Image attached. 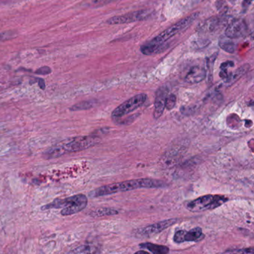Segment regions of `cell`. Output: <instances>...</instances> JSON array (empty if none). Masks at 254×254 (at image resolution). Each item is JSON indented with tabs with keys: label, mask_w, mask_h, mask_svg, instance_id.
<instances>
[{
	"label": "cell",
	"mask_w": 254,
	"mask_h": 254,
	"mask_svg": "<svg viewBox=\"0 0 254 254\" xmlns=\"http://www.w3.org/2000/svg\"><path fill=\"white\" fill-rule=\"evenodd\" d=\"M199 14L197 12L194 13L182 20H179L178 23L172 25L170 27L163 31L160 35L153 38L151 41L145 43L140 47V51L145 56H151L155 54L159 51L160 48L164 45L166 41L175 37V35L185 31L188 29L193 22L198 17Z\"/></svg>",
	"instance_id": "obj_1"
},
{
	"label": "cell",
	"mask_w": 254,
	"mask_h": 254,
	"mask_svg": "<svg viewBox=\"0 0 254 254\" xmlns=\"http://www.w3.org/2000/svg\"><path fill=\"white\" fill-rule=\"evenodd\" d=\"M165 185L164 182L159 180L139 178L103 186L91 191L90 196L92 197H101L141 188H163Z\"/></svg>",
	"instance_id": "obj_2"
},
{
	"label": "cell",
	"mask_w": 254,
	"mask_h": 254,
	"mask_svg": "<svg viewBox=\"0 0 254 254\" xmlns=\"http://www.w3.org/2000/svg\"><path fill=\"white\" fill-rule=\"evenodd\" d=\"M99 139L94 136H77L69 142H62L44 151L43 156L47 160L56 159L68 153L78 152L96 145Z\"/></svg>",
	"instance_id": "obj_3"
},
{
	"label": "cell",
	"mask_w": 254,
	"mask_h": 254,
	"mask_svg": "<svg viewBox=\"0 0 254 254\" xmlns=\"http://www.w3.org/2000/svg\"><path fill=\"white\" fill-rule=\"evenodd\" d=\"M88 203L87 196L83 194H75L66 198H59L53 200L48 204L44 205L41 207L42 210H48L52 209H61L64 216L74 215L85 209Z\"/></svg>",
	"instance_id": "obj_4"
},
{
	"label": "cell",
	"mask_w": 254,
	"mask_h": 254,
	"mask_svg": "<svg viewBox=\"0 0 254 254\" xmlns=\"http://www.w3.org/2000/svg\"><path fill=\"white\" fill-rule=\"evenodd\" d=\"M227 201H228V197L224 195L206 194L189 202L187 203V208L190 212H204V211L216 209Z\"/></svg>",
	"instance_id": "obj_5"
},
{
	"label": "cell",
	"mask_w": 254,
	"mask_h": 254,
	"mask_svg": "<svg viewBox=\"0 0 254 254\" xmlns=\"http://www.w3.org/2000/svg\"><path fill=\"white\" fill-rule=\"evenodd\" d=\"M146 100L147 95L145 93H139V94L136 95L123 102L120 106L117 107L113 111L111 117L113 119H119L127 115L142 106Z\"/></svg>",
	"instance_id": "obj_6"
},
{
	"label": "cell",
	"mask_w": 254,
	"mask_h": 254,
	"mask_svg": "<svg viewBox=\"0 0 254 254\" xmlns=\"http://www.w3.org/2000/svg\"><path fill=\"white\" fill-rule=\"evenodd\" d=\"M151 14H152L151 10H139V11L127 13L123 15L111 17L107 21V23L109 25H120L142 21L149 18Z\"/></svg>",
	"instance_id": "obj_7"
},
{
	"label": "cell",
	"mask_w": 254,
	"mask_h": 254,
	"mask_svg": "<svg viewBox=\"0 0 254 254\" xmlns=\"http://www.w3.org/2000/svg\"><path fill=\"white\" fill-rule=\"evenodd\" d=\"M202 229L200 227H194L189 231L181 230L177 231L174 235L173 240L175 243L181 244L185 242H199L203 239Z\"/></svg>",
	"instance_id": "obj_8"
},
{
	"label": "cell",
	"mask_w": 254,
	"mask_h": 254,
	"mask_svg": "<svg viewBox=\"0 0 254 254\" xmlns=\"http://www.w3.org/2000/svg\"><path fill=\"white\" fill-rule=\"evenodd\" d=\"M177 221H178V219L176 218H169V219L164 220V221H161L160 222L155 223V224L139 229L136 232H137V235L142 237L152 236V235L161 233L163 230L175 224Z\"/></svg>",
	"instance_id": "obj_9"
},
{
	"label": "cell",
	"mask_w": 254,
	"mask_h": 254,
	"mask_svg": "<svg viewBox=\"0 0 254 254\" xmlns=\"http://www.w3.org/2000/svg\"><path fill=\"white\" fill-rule=\"evenodd\" d=\"M248 25L245 20L242 19H237L232 22L225 31V35L227 38L230 39L242 38L248 34Z\"/></svg>",
	"instance_id": "obj_10"
},
{
	"label": "cell",
	"mask_w": 254,
	"mask_h": 254,
	"mask_svg": "<svg viewBox=\"0 0 254 254\" xmlns=\"http://www.w3.org/2000/svg\"><path fill=\"white\" fill-rule=\"evenodd\" d=\"M206 70L200 65H194L190 68L184 77V81L187 84H194L201 82L206 78Z\"/></svg>",
	"instance_id": "obj_11"
},
{
	"label": "cell",
	"mask_w": 254,
	"mask_h": 254,
	"mask_svg": "<svg viewBox=\"0 0 254 254\" xmlns=\"http://www.w3.org/2000/svg\"><path fill=\"white\" fill-rule=\"evenodd\" d=\"M168 93H169V90L166 87H161L157 90L156 93L155 102H154V118L159 119L163 114L166 108L165 104H166Z\"/></svg>",
	"instance_id": "obj_12"
},
{
	"label": "cell",
	"mask_w": 254,
	"mask_h": 254,
	"mask_svg": "<svg viewBox=\"0 0 254 254\" xmlns=\"http://www.w3.org/2000/svg\"><path fill=\"white\" fill-rule=\"evenodd\" d=\"M139 247L142 249L148 250L149 253L154 254H167L169 253V248L168 247L156 245V244L150 243V242L140 244Z\"/></svg>",
	"instance_id": "obj_13"
},
{
	"label": "cell",
	"mask_w": 254,
	"mask_h": 254,
	"mask_svg": "<svg viewBox=\"0 0 254 254\" xmlns=\"http://www.w3.org/2000/svg\"><path fill=\"white\" fill-rule=\"evenodd\" d=\"M218 24H219V20L217 17H212L202 23L201 26H200V30L201 32H212L218 27Z\"/></svg>",
	"instance_id": "obj_14"
},
{
	"label": "cell",
	"mask_w": 254,
	"mask_h": 254,
	"mask_svg": "<svg viewBox=\"0 0 254 254\" xmlns=\"http://www.w3.org/2000/svg\"><path fill=\"white\" fill-rule=\"evenodd\" d=\"M249 64H245L244 66H241L234 73L229 74V76L224 81H225L227 84H232V83L235 82L236 80L239 79L240 77H242L249 69Z\"/></svg>",
	"instance_id": "obj_15"
},
{
	"label": "cell",
	"mask_w": 254,
	"mask_h": 254,
	"mask_svg": "<svg viewBox=\"0 0 254 254\" xmlns=\"http://www.w3.org/2000/svg\"><path fill=\"white\" fill-rule=\"evenodd\" d=\"M119 213L117 209H112V208H99L96 210L91 212L90 214L92 217L98 218V217L110 216V215H115Z\"/></svg>",
	"instance_id": "obj_16"
},
{
	"label": "cell",
	"mask_w": 254,
	"mask_h": 254,
	"mask_svg": "<svg viewBox=\"0 0 254 254\" xmlns=\"http://www.w3.org/2000/svg\"><path fill=\"white\" fill-rule=\"evenodd\" d=\"M218 44L221 50H224L226 53H231V54L235 53L236 45L233 41L227 39H221Z\"/></svg>",
	"instance_id": "obj_17"
},
{
	"label": "cell",
	"mask_w": 254,
	"mask_h": 254,
	"mask_svg": "<svg viewBox=\"0 0 254 254\" xmlns=\"http://www.w3.org/2000/svg\"><path fill=\"white\" fill-rule=\"evenodd\" d=\"M94 106V102L93 101H85V102H80L71 107L69 110L72 111H83V110H88Z\"/></svg>",
	"instance_id": "obj_18"
},
{
	"label": "cell",
	"mask_w": 254,
	"mask_h": 254,
	"mask_svg": "<svg viewBox=\"0 0 254 254\" xmlns=\"http://www.w3.org/2000/svg\"><path fill=\"white\" fill-rule=\"evenodd\" d=\"M233 66H234V63L233 62H230V61L221 64V67H220V69H221L220 77L223 79H227V77L229 76L228 69L230 67H233Z\"/></svg>",
	"instance_id": "obj_19"
},
{
	"label": "cell",
	"mask_w": 254,
	"mask_h": 254,
	"mask_svg": "<svg viewBox=\"0 0 254 254\" xmlns=\"http://www.w3.org/2000/svg\"><path fill=\"white\" fill-rule=\"evenodd\" d=\"M96 248L90 245H83V246L78 247L75 250H72L70 253L72 254H90V253H96Z\"/></svg>",
	"instance_id": "obj_20"
},
{
	"label": "cell",
	"mask_w": 254,
	"mask_h": 254,
	"mask_svg": "<svg viewBox=\"0 0 254 254\" xmlns=\"http://www.w3.org/2000/svg\"><path fill=\"white\" fill-rule=\"evenodd\" d=\"M116 1H120V0H90V5L94 8H99L104 5H108L111 2H116Z\"/></svg>",
	"instance_id": "obj_21"
},
{
	"label": "cell",
	"mask_w": 254,
	"mask_h": 254,
	"mask_svg": "<svg viewBox=\"0 0 254 254\" xmlns=\"http://www.w3.org/2000/svg\"><path fill=\"white\" fill-rule=\"evenodd\" d=\"M177 99L176 96L174 94L168 95L166 99V104H165V108L166 109L170 110L173 109L176 105Z\"/></svg>",
	"instance_id": "obj_22"
},
{
	"label": "cell",
	"mask_w": 254,
	"mask_h": 254,
	"mask_svg": "<svg viewBox=\"0 0 254 254\" xmlns=\"http://www.w3.org/2000/svg\"><path fill=\"white\" fill-rule=\"evenodd\" d=\"M225 253H237V254H253L254 250L253 248H243V249L235 250V251H226Z\"/></svg>",
	"instance_id": "obj_23"
},
{
	"label": "cell",
	"mask_w": 254,
	"mask_h": 254,
	"mask_svg": "<svg viewBox=\"0 0 254 254\" xmlns=\"http://www.w3.org/2000/svg\"><path fill=\"white\" fill-rule=\"evenodd\" d=\"M51 69L49 66H43L38 69L35 73L39 74V75H48V74L51 73Z\"/></svg>",
	"instance_id": "obj_24"
},
{
	"label": "cell",
	"mask_w": 254,
	"mask_h": 254,
	"mask_svg": "<svg viewBox=\"0 0 254 254\" xmlns=\"http://www.w3.org/2000/svg\"><path fill=\"white\" fill-rule=\"evenodd\" d=\"M8 37H11L8 32H3V33H0V42L5 41L8 39Z\"/></svg>",
	"instance_id": "obj_25"
},
{
	"label": "cell",
	"mask_w": 254,
	"mask_h": 254,
	"mask_svg": "<svg viewBox=\"0 0 254 254\" xmlns=\"http://www.w3.org/2000/svg\"><path fill=\"white\" fill-rule=\"evenodd\" d=\"M38 84H39L40 87H41V89H43V90L45 89V82H44V80L39 79V82H38Z\"/></svg>",
	"instance_id": "obj_26"
},
{
	"label": "cell",
	"mask_w": 254,
	"mask_h": 254,
	"mask_svg": "<svg viewBox=\"0 0 254 254\" xmlns=\"http://www.w3.org/2000/svg\"><path fill=\"white\" fill-rule=\"evenodd\" d=\"M245 1V3L247 5H250L251 3H252L253 1L254 0H244Z\"/></svg>",
	"instance_id": "obj_27"
},
{
	"label": "cell",
	"mask_w": 254,
	"mask_h": 254,
	"mask_svg": "<svg viewBox=\"0 0 254 254\" xmlns=\"http://www.w3.org/2000/svg\"><path fill=\"white\" fill-rule=\"evenodd\" d=\"M136 254H149V251H139L136 252Z\"/></svg>",
	"instance_id": "obj_28"
},
{
	"label": "cell",
	"mask_w": 254,
	"mask_h": 254,
	"mask_svg": "<svg viewBox=\"0 0 254 254\" xmlns=\"http://www.w3.org/2000/svg\"><path fill=\"white\" fill-rule=\"evenodd\" d=\"M230 2H231V3L235 4V2H236V0H230Z\"/></svg>",
	"instance_id": "obj_29"
}]
</instances>
